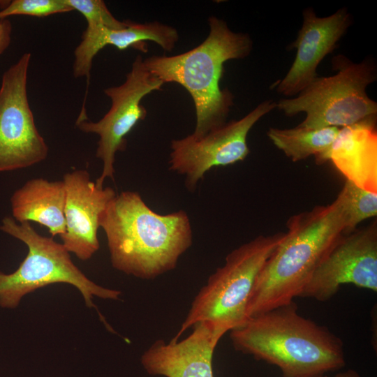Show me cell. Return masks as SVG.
<instances>
[{"mask_svg": "<svg viewBox=\"0 0 377 377\" xmlns=\"http://www.w3.org/2000/svg\"><path fill=\"white\" fill-rule=\"evenodd\" d=\"M99 226L107 237L112 267L142 279L175 269L192 244L186 212L159 214L134 191L116 195L101 214Z\"/></svg>", "mask_w": 377, "mask_h": 377, "instance_id": "1", "label": "cell"}, {"mask_svg": "<svg viewBox=\"0 0 377 377\" xmlns=\"http://www.w3.org/2000/svg\"><path fill=\"white\" fill-rule=\"evenodd\" d=\"M230 337L235 350L276 366L283 377L325 375L346 365L341 339L301 316L293 301L249 318Z\"/></svg>", "mask_w": 377, "mask_h": 377, "instance_id": "2", "label": "cell"}, {"mask_svg": "<svg viewBox=\"0 0 377 377\" xmlns=\"http://www.w3.org/2000/svg\"><path fill=\"white\" fill-rule=\"evenodd\" d=\"M287 229L258 277L247 306V320L300 296L321 260L343 235L339 197L327 205L292 216Z\"/></svg>", "mask_w": 377, "mask_h": 377, "instance_id": "3", "label": "cell"}, {"mask_svg": "<svg viewBox=\"0 0 377 377\" xmlns=\"http://www.w3.org/2000/svg\"><path fill=\"white\" fill-rule=\"evenodd\" d=\"M208 24V36L194 48L176 55L144 59L147 69L164 84L177 83L191 95L196 115L193 134L196 135L226 122L234 96L228 89L220 87L224 63L246 57L253 48L249 34L232 31L223 20L211 16Z\"/></svg>", "mask_w": 377, "mask_h": 377, "instance_id": "4", "label": "cell"}, {"mask_svg": "<svg viewBox=\"0 0 377 377\" xmlns=\"http://www.w3.org/2000/svg\"><path fill=\"white\" fill-rule=\"evenodd\" d=\"M286 232L260 235L232 250L225 264L209 277L193 300L173 339L188 328L205 322L226 334L244 325L246 309L258 277Z\"/></svg>", "mask_w": 377, "mask_h": 377, "instance_id": "5", "label": "cell"}, {"mask_svg": "<svg viewBox=\"0 0 377 377\" xmlns=\"http://www.w3.org/2000/svg\"><path fill=\"white\" fill-rule=\"evenodd\" d=\"M0 230L22 241L28 253L13 273L0 271V306L16 308L22 297L45 286L64 283L76 288L87 306L95 307L94 297L118 300L121 292L91 281L72 261L62 244L39 235L29 222L19 224L10 216L3 219Z\"/></svg>", "mask_w": 377, "mask_h": 377, "instance_id": "6", "label": "cell"}, {"mask_svg": "<svg viewBox=\"0 0 377 377\" xmlns=\"http://www.w3.org/2000/svg\"><path fill=\"white\" fill-rule=\"evenodd\" d=\"M336 75L317 77L294 98L276 103L287 116L305 112L299 124L309 128L345 127L376 115L377 103L367 94V87L376 79L374 63L366 59L356 64L343 55L332 59Z\"/></svg>", "mask_w": 377, "mask_h": 377, "instance_id": "7", "label": "cell"}, {"mask_svg": "<svg viewBox=\"0 0 377 377\" xmlns=\"http://www.w3.org/2000/svg\"><path fill=\"white\" fill-rule=\"evenodd\" d=\"M163 84L147 69L144 59L139 54L126 75L124 82L104 89L112 104L103 118L95 122L87 119L76 121L77 127L82 132L99 136L96 156L102 161L103 170L95 182L97 188H103L106 178L114 179L116 153L126 149V137L146 117L147 110L141 104L142 98L154 91L161 90Z\"/></svg>", "mask_w": 377, "mask_h": 377, "instance_id": "8", "label": "cell"}, {"mask_svg": "<svg viewBox=\"0 0 377 377\" xmlns=\"http://www.w3.org/2000/svg\"><path fill=\"white\" fill-rule=\"evenodd\" d=\"M31 54L24 53L2 75L0 87V172L45 160L48 147L35 124L27 96Z\"/></svg>", "mask_w": 377, "mask_h": 377, "instance_id": "9", "label": "cell"}, {"mask_svg": "<svg viewBox=\"0 0 377 377\" xmlns=\"http://www.w3.org/2000/svg\"><path fill=\"white\" fill-rule=\"evenodd\" d=\"M276 108L267 100L238 120L226 122L207 133H193L170 144L169 169L186 177V188L193 191L204 175L214 167L226 166L243 161L249 154L247 135L253 125Z\"/></svg>", "mask_w": 377, "mask_h": 377, "instance_id": "10", "label": "cell"}, {"mask_svg": "<svg viewBox=\"0 0 377 377\" xmlns=\"http://www.w3.org/2000/svg\"><path fill=\"white\" fill-rule=\"evenodd\" d=\"M343 284L377 291V223L342 235L321 260L299 297L326 302Z\"/></svg>", "mask_w": 377, "mask_h": 377, "instance_id": "11", "label": "cell"}, {"mask_svg": "<svg viewBox=\"0 0 377 377\" xmlns=\"http://www.w3.org/2000/svg\"><path fill=\"white\" fill-rule=\"evenodd\" d=\"M62 181L66 191L62 244L80 260H87L99 249L100 216L117 194L110 187L97 188L84 170L67 172Z\"/></svg>", "mask_w": 377, "mask_h": 377, "instance_id": "12", "label": "cell"}, {"mask_svg": "<svg viewBox=\"0 0 377 377\" xmlns=\"http://www.w3.org/2000/svg\"><path fill=\"white\" fill-rule=\"evenodd\" d=\"M351 22L350 15L345 8L325 17H317L311 8H305L297 38L288 46L290 50H297L295 60L276 86V91L290 96L308 87L318 77L316 68L320 62L336 48Z\"/></svg>", "mask_w": 377, "mask_h": 377, "instance_id": "13", "label": "cell"}, {"mask_svg": "<svg viewBox=\"0 0 377 377\" xmlns=\"http://www.w3.org/2000/svg\"><path fill=\"white\" fill-rule=\"evenodd\" d=\"M193 327L183 340L155 341L141 357L147 372L165 377H214L213 353L224 334L205 322Z\"/></svg>", "mask_w": 377, "mask_h": 377, "instance_id": "14", "label": "cell"}, {"mask_svg": "<svg viewBox=\"0 0 377 377\" xmlns=\"http://www.w3.org/2000/svg\"><path fill=\"white\" fill-rule=\"evenodd\" d=\"M376 115L342 127L330 147L315 158L317 164L331 161L356 186L377 193Z\"/></svg>", "mask_w": 377, "mask_h": 377, "instance_id": "15", "label": "cell"}, {"mask_svg": "<svg viewBox=\"0 0 377 377\" xmlns=\"http://www.w3.org/2000/svg\"><path fill=\"white\" fill-rule=\"evenodd\" d=\"M178 40L179 34L175 28L156 21L135 23L128 20L127 25L120 29L87 24L74 51L73 75L86 77L89 80L93 59L106 45H112L120 50L133 47L145 52L146 42L152 41L165 51L170 52Z\"/></svg>", "mask_w": 377, "mask_h": 377, "instance_id": "16", "label": "cell"}, {"mask_svg": "<svg viewBox=\"0 0 377 377\" xmlns=\"http://www.w3.org/2000/svg\"><path fill=\"white\" fill-rule=\"evenodd\" d=\"M66 191L63 181L35 178L10 198L12 214L20 223L34 221L45 226L52 236L66 232Z\"/></svg>", "mask_w": 377, "mask_h": 377, "instance_id": "17", "label": "cell"}, {"mask_svg": "<svg viewBox=\"0 0 377 377\" xmlns=\"http://www.w3.org/2000/svg\"><path fill=\"white\" fill-rule=\"evenodd\" d=\"M339 128H309L297 126L293 128H270L267 135L273 144L294 162L323 154L337 137Z\"/></svg>", "mask_w": 377, "mask_h": 377, "instance_id": "18", "label": "cell"}, {"mask_svg": "<svg viewBox=\"0 0 377 377\" xmlns=\"http://www.w3.org/2000/svg\"><path fill=\"white\" fill-rule=\"evenodd\" d=\"M338 196L343 212V235L355 231L361 221L377 214V193L364 190L346 180Z\"/></svg>", "mask_w": 377, "mask_h": 377, "instance_id": "19", "label": "cell"}, {"mask_svg": "<svg viewBox=\"0 0 377 377\" xmlns=\"http://www.w3.org/2000/svg\"><path fill=\"white\" fill-rule=\"evenodd\" d=\"M72 10L64 0H13L0 10V19L12 15L43 17Z\"/></svg>", "mask_w": 377, "mask_h": 377, "instance_id": "20", "label": "cell"}, {"mask_svg": "<svg viewBox=\"0 0 377 377\" xmlns=\"http://www.w3.org/2000/svg\"><path fill=\"white\" fill-rule=\"evenodd\" d=\"M72 8L85 18L87 24L103 26L111 29L124 28L126 21H119L115 18L101 0H64Z\"/></svg>", "mask_w": 377, "mask_h": 377, "instance_id": "21", "label": "cell"}, {"mask_svg": "<svg viewBox=\"0 0 377 377\" xmlns=\"http://www.w3.org/2000/svg\"><path fill=\"white\" fill-rule=\"evenodd\" d=\"M8 1H0V10ZM12 24L8 18L0 19V54L9 46L11 40Z\"/></svg>", "mask_w": 377, "mask_h": 377, "instance_id": "22", "label": "cell"}, {"mask_svg": "<svg viewBox=\"0 0 377 377\" xmlns=\"http://www.w3.org/2000/svg\"><path fill=\"white\" fill-rule=\"evenodd\" d=\"M334 377H360L359 374L354 369H348L337 373Z\"/></svg>", "mask_w": 377, "mask_h": 377, "instance_id": "23", "label": "cell"}, {"mask_svg": "<svg viewBox=\"0 0 377 377\" xmlns=\"http://www.w3.org/2000/svg\"><path fill=\"white\" fill-rule=\"evenodd\" d=\"M306 377H328L326 375H319V376H306Z\"/></svg>", "mask_w": 377, "mask_h": 377, "instance_id": "24", "label": "cell"}]
</instances>
